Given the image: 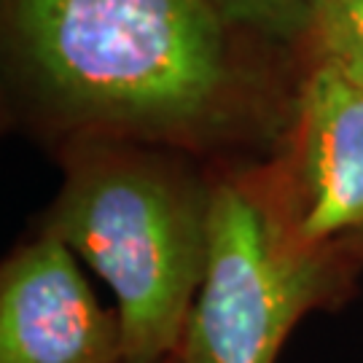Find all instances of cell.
<instances>
[{"label": "cell", "mask_w": 363, "mask_h": 363, "mask_svg": "<svg viewBox=\"0 0 363 363\" xmlns=\"http://www.w3.org/2000/svg\"><path fill=\"white\" fill-rule=\"evenodd\" d=\"M30 67L76 118L183 135L232 84L226 22L210 0H9Z\"/></svg>", "instance_id": "cell-1"}, {"label": "cell", "mask_w": 363, "mask_h": 363, "mask_svg": "<svg viewBox=\"0 0 363 363\" xmlns=\"http://www.w3.org/2000/svg\"><path fill=\"white\" fill-rule=\"evenodd\" d=\"M208 202L138 156L91 159L70 175L46 232L113 291L124 363L181 347L208 267Z\"/></svg>", "instance_id": "cell-2"}, {"label": "cell", "mask_w": 363, "mask_h": 363, "mask_svg": "<svg viewBox=\"0 0 363 363\" xmlns=\"http://www.w3.org/2000/svg\"><path fill=\"white\" fill-rule=\"evenodd\" d=\"M208 202V267L183 331L181 363H274L294 325L337 298L320 247L288 234L242 186Z\"/></svg>", "instance_id": "cell-3"}, {"label": "cell", "mask_w": 363, "mask_h": 363, "mask_svg": "<svg viewBox=\"0 0 363 363\" xmlns=\"http://www.w3.org/2000/svg\"><path fill=\"white\" fill-rule=\"evenodd\" d=\"M0 363H124L118 312L100 304L76 253L49 232L3 264Z\"/></svg>", "instance_id": "cell-4"}, {"label": "cell", "mask_w": 363, "mask_h": 363, "mask_svg": "<svg viewBox=\"0 0 363 363\" xmlns=\"http://www.w3.org/2000/svg\"><path fill=\"white\" fill-rule=\"evenodd\" d=\"M298 175L301 242H320L363 226V78L320 57L301 94Z\"/></svg>", "instance_id": "cell-5"}, {"label": "cell", "mask_w": 363, "mask_h": 363, "mask_svg": "<svg viewBox=\"0 0 363 363\" xmlns=\"http://www.w3.org/2000/svg\"><path fill=\"white\" fill-rule=\"evenodd\" d=\"M307 27L320 57L363 78V0H310Z\"/></svg>", "instance_id": "cell-6"}, {"label": "cell", "mask_w": 363, "mask_h": 363, "mask_svg": "<svg viewBox=\"0 0 363 363\" xmlns=\"http://www.w3.org/2000/svg\"><path fill=\"white\" fill-rule=\"evenodd\" d=\"M226 25L256 27L264 33H288L307 25L310 0H210Z\"/></svg>", "instance_id": "cell-7"}, {"label": "cell", "mask_w": 363, "mask_h": 363, "mask_svg": "<svg viewBox=\"0 0 363 363\" xmlns=\"http://www.w3.org/2000/svg\"><path fill=\"white\" fill-rule=\"evenodd\" d=\"M162 363H181V361H178V355H172V358H167V361H162Z\"/></svg>", "instance_id": "cell-8"}]
</instances>
